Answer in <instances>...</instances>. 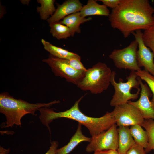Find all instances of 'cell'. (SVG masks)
Returning a JSON list of instances; mask_svg holds the SVG:
<instances>
[{
  "label": "cell",
  "mask_w": 154,
  "mask_h": 154,
  "mask_svg": "<svg viewBox=\"0 0 154 154\" xmlns=\"http://www.w3.org/2000/svg\"><path fill=\"white\" fill-rule=\"evenodd\" d=\"M10 151L9 149H5L3 147H0V154H7Z\"/></svg>",
  "instance_id": "29"
},
{
  "label": "cell",
  "mask_w": 154,
  "mask_h": 154,
  "mask_svg": "<svg viewBox=\"0 0 154 154\" xmlns=\"http://www.w3.org/2000/svg\"><path fill=\"white\" fill-rule=\"evenodd\" d=\"M93 154H119L117 151L104 150L94 151Z\"/></svg>",
  "instance_id": "28"
},
{
  "label": "cell",
  "mask_w": 154,
  "mask_h": 154,
  "mask_svg": "<svg viewBox=\"0 0 154 154\" xmlns=\"http://www.w3.org/2000/svg\"><path fill=\"white\" fill-rule=\"evenodd\" d=\"M137 79L141 88L139 98L136 101H129L128 103L136 107L144 119L154 120V106L149 99L152 95L151 91L147 84H144L139 77H137Z\"/></svg>",
  "instance_id": "11"
},
{
  "label": "cell",
  "mask_w": 154,
  "mask_h": 154,
  "mask_svg": "<svg viewBox=\"0 0 154 154\" xmlns=\"http://www.w3.org/2000/svg\"><path fill=\"white\" fill-rule=\"evenodd\" d=\"M55 100L48 103H31L21 99H16L8 93L0 94V112L5 116L6 121L1 125V128L12 127L15 125L21 126V119L28 114L35 115V112L41 108L49 107L59 102Z\"/></svg>",
  "instance_id": "3"
},
{
  "label": "cell",
  "mask_w": 154,
  "mask_h": 154,
  "mask_svg": "<svg viewBox=\"0 0 154 154\" xmlns=\"http://www.w3.org/2000/svg\"><path fill=\"white\" fill-rule=\"evenodd\" d=\"M145 149L135 143L128 151L126 154H146Z\"/></svg>",
  "instance_id": "25"
},
{
  "label": "cell",
  "mask_w": 154,
  "mask_h": 154,
  "mask_svg": "<svg viewBox=\"0 0 154 154\" xmlns=\"http://www.w3.org/2000/svg\"><path fill=\"white\" fill-rule=\"evenodd\" d=\"M154 14L148 0H121L108 17L112 27L127 38L134 31L149 28L154 22Z\"/></svg>",
  "instance_id": "1"
},
{
  "label": "cell",
  "mask_w": 154,
  "mask_h": 154,
  "mask_svg": "<svg viewBox=\"0 0 154 154\" xmlns=\"http://www.w3.org/2000/svg\"><path fill=\"white\" fill-rule=\"evenodd\" d=\"M116 73L112 71L110 84L114 87L115 92L111 100L110 105L114 107L126 103L131 100L137 99L140 94L139 82L135 72L131 71L127 77V82H123L121 79L119 82L115 80Z\"/></svg>",
  "instance_id": "5"
},
{
  "label": "cell",
  "mask_w": 154,
  "mask_h": 154,
  "mask_svg": "<svg viewBox=\"0 0 154 154\" xmlns=\"http://www.w3.org/2000/svg\"><path fill=\"white\" fill-rule=\"evenodd\" d=\"M138 48V43L135 40L123 48L114 50L109 57L112 60L117 68L137 72L141 70L138 65L137 60Z\"/></svg>",
  "instance_id": "6"
},
{
  "label": "cell",
  "mask_w": 154,
  "mask_h": 154,
  "mask_svg": "<svg viewBox=\"0 0 154 154\" xmlns=\"http://www.w3.org/2000/svg\"><path fill=\"white\" fill-rule=\"evenodd\" d=\"M96 0H89L87 4L83 6L80 11L82 16L93 15L104 16L108 17L110 13L107 7L104 5L98 4Z\"/></svg>",
  "instance_id": "14"
},
{
  "label": "cell",
  "mask_w": 154,
  "mask_h": 154,
  "mask_svg": "<svg viewBox=\"0 0 154 154\" xmlns=\"http://www.w3.org/2000/svg\"><path fill=\"white\" fill-rule=\"evenodd\" d=\"M42 61L50 67L54 75L65 78L67 81L77 85L84 77L85 72L77 70L71 67L66 60L50 54Z\"/></svg>",
  "instance_id": "7"
},
{
  "label": "cell",
  "mask_w": 154,
  "mask_h": 154,
  "mask_svg": "<svg viewBox=\"0 0 154 154\" xmlns=\"http://www.w3.org/2000/svg\"><path fill=\"white\" fill-rule=\"evenodd\" d=\"M54 0H37V3L40 4V7L36 8V11L39 14L40 19L47 20L52 16L56 10L54 6Z\"/></svg>",
  "instance_id": "18"
},
{
  "label": "cell",
  "mask_w": 154,
  "mask_h": 154,
  "mask_svg": "<svg viewBox=\"0 0 154 154\" xmlns=\"http://www.w3.org/2000/svg\"><path fill=\"white\" fill-rule=\"evenodd\" d=\"M58 145V143L57 141H52L51 143L49 149L45 154H56Z\"/></svg>",
  "instance_id": "27"
},
{
  "label": "cell",
  "mask_w": 154,
  "mask_h": 154,
  "mask_svg": "<svg viewBox=\"0 0 154 154\" xmlns=\"http://www.w3.org/2000/svg\"><path fill=\"white\" fill-rule=\"evenodd\" d=\"M91 19V17L86 18L82 16L79 12L66 17L60 22L69 29L71 36L73 37L76 33H81L80 26L81 24Z\"/></svg>",
  "instance_id": "15"
},
{
  "label": "cell",
  "mask_w": 154,
  "mask_h": 154,
  "mask_svg": "<svg viewBox=\"0 0 154 154\" xmlns=\"http://www.w3.org/2000/svg\"><path fill=\"white\" fill-rule=\"evenodd\" d=\"M112 112L118 127L141 125L145 120L137 108L128 102L115 107Z\"/></svg>",
  "instance_id": "9"
},
{
  "label": "cell",
  "mask_w": 154,
  "mask_h": 154,
  "mask_svg": "<svg viewBox=\"0 0 154 154\" xmlns=\"http://www.w3.org/2000/svg\"><path fill=\"white\" fill-rule=\"evenodd\" d=\"M153 16L154 18V14ZM142 37L146 46L154 54V22L149 28L144 30L143 33Z\"/></svg>",
  "instance_id": "23"
},
{
  "label": "cell",
  "mask_w": 154,
  "mask_h": 154,
  "mask_svg": "<svg viewBox=\"0 0 154 154\" xmlns=\"http://www.w3.org/2000/svg\"><path fill=\"white\" fill-rule=\"evenodd\" d=\"M132 34L138 44L137 58L139 67H143L145 70L154 76V54L145 44L143 39V33L139 30Z\"/></svg>",
  "instance_id": "10"
},
{
  "label": "cell",
  "mask_w": 154,
  "mask_h": 154,
  "mask_svg": "<svg viewBox=\"0 0 154 154\" xmlns=\"http://www.w3.org/2000/svg\"><path fill=\"white\" fill-rule=\"evenodd\" d=\"M112 73L105 63L99 62L87 69L84 77L77 86L81 90L93 94L101 93L108 88Z\"/></svg>",
  "instance_id": "4"
},
{
  "label": "cell",
  "mask_w": 154,
  "mask_h": 154,
  "mask_svg": "<svg viewBox=\"0 0 154 154\" xmlns=\"http://www.w3.org/2000/svg\"><path fill=\"white\" fill-rule=\"evenodd\" d=\"M30 0H20V1L21 3L24 5H28L29 2H30Z\"/></svg>",
  "instance_id": "30"
},
{
  "label": "cell",
  "mask_w": 154,
  "mask_h": 154,
  "mask_svg": "<svg viewBox=\"0 0 154 154\" xmlns=\"http://www.w3.org/2000/svg\"><path fill=\"white\" fill-rule=\"evenodd\" d=\"M121 0H100L103 4L106 7H108L112 9L116 8L120 3Z\"/></svg>",
  "instance_id": "26"
},
{
  "label": "cell",
  "mask_w": 154,
  "mask_h": 154,
  "mask_svg": "<svg viewBox=\"0 0 154 154\" xmlns=\"http://www.w3.org/2000/svg\"><path fill=\"white\" fill-rule=\"evenodd\" d=\"M82 125L78 123L77 130L69 143L66 145L59 149L56 151V154H68L80 142L87 141L90 142L91 137H88L83 134Z\"/></svg>",
  "instance_id": "16"
},
{
  "label": "cell",
  "mask_w": 154,
  "mask_h": 154,
  "mask_svg": "<svg viewBox=\"0 0 154 154\" xmlns=\"http://www.w3.org/2000/svg\"><path fill=\"white\" fill-rule=\"evenodd\" d=\"M83 6L79 0H66L61 4H58L55 12L47 21L49 24L60 21L69 15L80 12Z\"/></svg>",
  "instance_id": "12"
},
{
  "label": "cell",
  "mask_w": 154,
  "mask_h": 154,
  "mask_svg": "<svg viewBox=\"0 0 154 154\" xmlns=\"http://www.w3.org/2000/svg\"><path fill=\"white\" fill-rule=\"evenodd\" d=\"M116 124L106 131L91 137V140L86 148L88 153L98 151H117L118 147V128Z\"/></svg>",
  "instance_id": "8"
},
{
  "label": "cell",
  "mask_w": 154,
  "mask_h": 154,
  "mask_svg": "<svg viewBox=\"0 0 154 154\" xmlns=\"http://www.w3.org/2000/svg\"><path fill=\"white\" fill-rule=\"evenodd\" d=\"M119 154H126L130 148L135 144L128 127L120 126L118 128Z\"/></svg>",
  "instance_id": "13"
},
{
  "label": "cell",
  "mask_w": 154,
  "mask_h": 154,
  "mask_svg": "<svg viewBox=\"0 0 154 154\" xmlns=\"http://www.w3.org/2000/svg\"><path fill=\"white\" fill-rule=\"evenodd\" d=\"M66 60L68 63L75 70L84 72L86 71L87 69L81 62L80 56Z\"/></svg>",
  "instance_id": "24"
},
{
  "label": "cell",
  "mask_w": 154,
  "mask_h": 154,
  "mask_svg": "<svg viewBox=\"0 0 154 154\" xmlns=\"http://www.w3.org/2000/svg\"><path fill=\"white\" fill-rule=\"evenodd\" d=\"M141 126L146 131L149 138L148 145L145 149L146 153L152 150L154 151V120L151 119H145Z\"/></svg>",
  "instance_id": "21"
},
{
  "label": "cell",
  "mask_w": 154,
  "mask_h": 154,
  "mask_svg": "<svg viewBox=\"0 0 154 154\" xmlns=\"http://www.w3.org/2000/svg\"><path fill=\"white\" fill-rule=\"evenodd\" d=\"M49 26L51 34L58 40L66 39L71 36L69 29L60 21L50 24Z\"/></svg>",
  "instance_id": "20"
},
{
  "label": "cell",
  "mask_w": 154,
  "mask_h": 154,
  "mask_svg": "<svg viewBox=\"0 0 154 154\" xmlns=\"http://www.w3.org/2000/svg\"><path fill=\"white\" fill-rule=\"evenodd\" d=\"M41 42L44 49L54 56L65 59L80 56L77 54L54 45L43 39H41Z\"/></svg>",
  "instance_id": "17"
},
{
  "label": "cell",
  "mask_w": 154,
  "mask_h": 154,
  "mask_svg": "<svg viewBox=\"0 0 154 154\" xmlns=\"http://www.w3.org/2000/svg\"><path fill=\"white\" fill-rule=\"evenodd\" d=\"M138 77L145 81L152 92L153 96L151 102L154 106V76L145 70L135 72Z\"/></svg>",
  "instance_id": "22"
},
{
  "label": "cell",
  "mask_w": 154,
  "mask_h": 154,
  "mask_svg": "<svg viewBox=\"0 0 154 154\" xmlns=\"http://www.w3.org/2000/svg\"><path fill=\"white\" fill-rule=\"evenodd\" d=\"M130 133L136 143L144 148L148 145L149 138L146 131L144 130L141 125H132L129 128Z\"/></svg>",
  "instance_id": "19"
},
{
  "label": "cell",
  "mask_w": 154,
  "mask_h": 154,
  "mask_svg": "<svg viewBox=\"0 0 154 154\" xmlns=\"http://www.w3.org/2000/svg\"><path fill=\"white\" fill-rule=\"evenodd\" d=\"M83 97V96L80 97L70 108L65 111L56 112L48 107L39 108L38 110L40 115L39 118L41 122L50 132L49 124L54 120L60 118L72 119L86 127L92 137L107 130L116 123L112 112H107L104 116L98 118L85 115L81 111L79 107V103Z\"/></svg>",
  "instance_id": "2"
}]
</instances>
